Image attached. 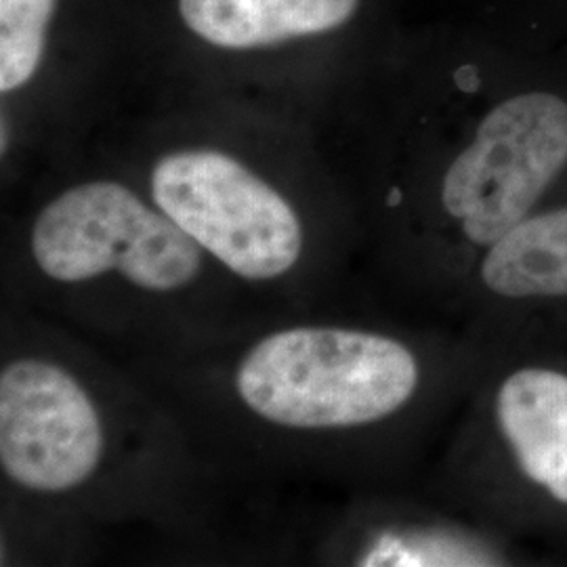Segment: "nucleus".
Returning <instances> with one entry per match:
<instances>
[{"instance_id":"1","label":"nucleus","mask_w":567,"mask_h":567,"mask_svg":"<svg viewBox=\"0 0 567 567\" xmlns=\"http://www.w3.org/2000/svg\"><path fill=\"white\" fill-rule=\"evenodd\" d=\"M419 365L404 344L364 330L299 326L255 344L236 374L257 416L290 429L370 425L414 395Z\"/></svg>"},{"instance_id":"2","label":"nucleus","mask_w":567,"mask_h":567,"mask_svg":"<svg viewBox=\"0 0 567 567\" xmlns=\"http://www.w3.org/2000/svg\"><path fill=\"white\" fill-rule=\"evenodd\" d=\"M30 248L42 274L63 284L118 271L143 290L175 292L203 269V248L179 225L114 182L82 183L47 204Z\"/></svg>"},{"instance_id":"3","label":"nucleus","mask_w":567,"mask_h":567,"mask_svg":"<svg viewBox=\"0 0 567 567\" xmlns=\"http://www.w3.org/2000/svg\"><path fill=\"white\" fill-rule=\"evenodd\" d=\"M152 196L173 224L244 280L280 278L303 252L295 208L221 152L164 156L152 175Z\"/></svg>"},{"instance_id":"4","label":"nucleus","mask_w":567,"mask_h":567,"mask_svg":"<svg viewBox=\"0 0 567 567\" xmlns=\"http://www.w3.org/2000/svg\"><path fill=\"white\" fill-rule=\"evenodd\" d=\"M567 164V103L548 93L513 97L487 114L475 142L450 164L442 203L480 246L526 219Z\"/></svg>"},{"instance_id":"5","label":"nucleus","mask_w":567,"mask_h":567,"mask_svg":"<svg viewBox=\"0 0 567 567\" xmlns=\"http://www.w3.org/2000/svg\"><path fill=\"white\" fill-rule=\"evenodd\" d=\"M103 426L84 386L61 365L16 360L0 374V466L32 492H68L102 463Z\"/></svg>"},{"instance_id":"6","label":"nucleus","mask_w":567,"mask_h":567,"mask_svg":"<svg viewBox=\"0 0 567 567\" xmlns=\"http://www.w3.org/2000/svg\"><path fill=\"white\" fill-rule=\"evenodd\" d=\"M496 416L522 471L567 505V374L540 368L511 374Z\"/></svg>"},{"instance_id":"7","label":"nucleus","mask_w":567,"mask_h":567,"mask_svg":"<svg viewBox=\"0 0 567 567\" xmlns=\"http://www.w3.org/2000/svg\"><path fill=\"white\" fill-rule=\"evenodd\" d=\"M360 0H179L187 28L225 49H252L339 28Z\"/></svg>"},{"instance_id":"8","label":"nucleus","mask_w":567,"mask_h":567,"mask_svg":"<svg viewBox=\"0 0 567 567\" xmlns=\"http://www.w3.org/2000/svg\"><path fill=\"white\" fill-rule=\"evenodd\" d=\"M482 280L501 297L567 295V208L524 219L492 244Z\"/></svg>"},{"instance_id":"9","label":"nucleus","mask_w":567,"mask_h":567,"mask_svg":"<svg viewBox=\"0 0 567 567\" xmlns=\"http://www.w3.org/2000/svg\"><path fill=\"white\" fill-rule=\"evenodd\" d=\"M55 0H0V91L32 79L41 63L47 23Z\"/></svg>"},{"instance_id":"10","label":"nucleus","mask_w":567,"mask_h":567,"mask_svg":"<svg viewBox=\"0 0 567 567\" xmlns=\"http://www.w3.org/2000/svg\"><path fill=\"white\" fill-rule=\"evenodd\" d=\"M456 81H458L461 89L475 91V86H477V74H475V70H473L471 65H466V68H463V70L456 74Z\"/></svg>"}]
</instances>
